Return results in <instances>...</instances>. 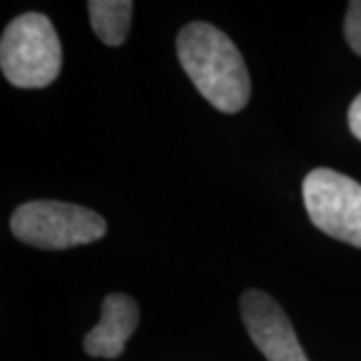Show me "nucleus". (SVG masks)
<instances>
[{
  "mask_svg": "<svg viewBox=\"0 0 361 361\" xmlns=\"http://www.w3.org/2000/svg\"><path fill=\"white\" fill-rule=\"evenodd\" d=\"M177 56L195 89L221 113H239L251 97L245 61L233 40L209 23H191L177 37Z\"/></svg>",
  "mask_w": 361,
  "mask_h": 361,
  "instance_id": "f257e3e1",
  "label": "nucleus"
},
{
  "mask_svg": "<svg viewBox=\"0 0 361 361\" xmlns=\"http://www.w3.org/2000/svg\"><path fill=\"white\" fill-rule=\"evenodd\" d=\"M63 51L52 23L40 13L16 16L0 40L4 78L18 89L49 87L61 73Z\"/></svg>",
  "mask_w": 361,
  "mask_h": 361,
  "instance_id": "f03ea898",
  "label": "nucleus"
},
{
  "mask_svg": "<svg viewBox=\"0 0 361 361\" xmlns=\"http://www.w3.org/2000/svg\"><path fill=\"white\" fill-rule=\"evenodd\" d=\"M11 229L26 245L63 251L99 241L106 233V223L87 207L61 201H30L14 211Z\"/></svg>",
  "mask_w": 361,
  "mask_h": 361,
  "instance_id": "7ed1b4c3",
  "label": "nucleus"
},
{
  "mask_svg": "<svg viewBox=\"0 0 361 361\" xmlns=\"http://www.w3.org/2000/svg\"><path fill=\"white\" fill-rule=\"evenodd\" d=\"M311 223L325 235L361 249V185L334 169H313L303 180Z\"/></svg>",
  "mask_w": 361,
  "mask_h": 361,
  "instance_id": "20e7f679",
  "label": "nucleus"
},
{
  "mask_svg": "<svg viewBox=\"0 0 361 361\" xmlns=\"http://www.w3.org/2000/svg\"><path fill=\"white\" fill-rule=\"evenodd\" d=\"M241 317L247 334L267 361H310L297 341L293 325L271 295L257 289L245 291Z\"/></svg>",
  "mask_w": 361,
  "mask_h": 361,
  "instance_id": "39448f33",
  "label": "nucleus"
},
{
  "mask_svg": "<svg viewBox=\"0 0 361 361\" xmlns=\"http://www.w3.org/2000/svg\"><path fill=\"white\" fill-rule=\"evenodd\" d=\"M139 325V305L125 293H111L104 297L101 322L85 337V351L90 357L115 360Z\"/></svg>",
  "mask_w": 361,
  "mask_h": 361,
  "instance_id": "423d86ee",
  "label": "nucleus"
},
{
  "mask_svg": "<svg viewBox=\"0 0 361 361\" xmlns=\"http://www.w3.org/2000/svg\"><path fill=\"white\" fill-rule=\"evenodd\" d=\"M92 30L109 47L127 40L135 4L130 0H90L87 4Z\"/></svg>",
  "mask_w": 361,
  "mask_h": 361,
  "instance_id": "0eeeda50",
  "label": "nucleus"
},
{
  "mask_svg": "<svg viewBox=\"0 0 361 361\" xmlns=\"http://www.w3.org/2000/svg\"><path fill=\"white\" fill-rule=\"evenodd\" d=\"M343 32H345V40L351 47V51L361 56V0L349 2Z\"/></svg>",
  "mask_w": 361,
  "mask_h": 361,
  "instance_id": "6e6552de",
  "label": "nucleus"
},
{
  "mask_svg": "<svg viewBox=\"0 0 361 361\" xmlns=\"http://www.w3.org/2000/svg\"><path fill=\"white\" fill-rule=\"evenodd\" d=\"M348 121H349V130L353 133L355 139L361 141V92L353 99V103L349 106L348 113Z\"/></svg>",
  "mask_w": 361,
  "mask_h": 361,
  "instance_id": "1a4fd4ad",
  "label": "nucleus"
}]
</instances>
